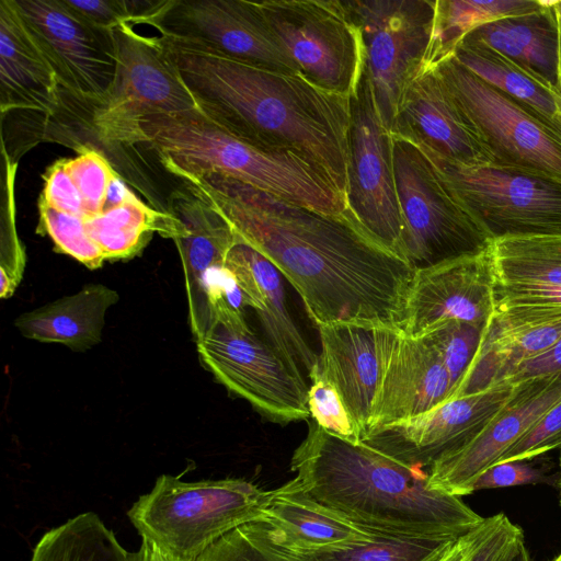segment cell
Segmentation results:
<instances>
[{"label": "cell", "mask_w": 561, "mask_h": 561, "mask_svg": "<svg viewBox=\"0 0 561 561\" xmlns=\"http://www.w3.org/2000/svg\"><path fill=\"white\" fill-rule=\"evenodd\" d=\"M559 91V103H560V110H561V84L558 87Z\"/></svg>", "instance_id": "53"}, {"label": "cell", "mask_w": 561, "mask_h": 561, "mask_svg": "<svg viewBox=\"0 0 561 561\" xmlns=\"http://www.w3.org/2000/svg\"><path fill=\"white\" fill-rule=\"evenodd\" d=\"M41 199L53 208L87 219L82 197L66 169L65 159L51 164L43 174Z\"/></svg>", "instance_id": "44"}, {"label": "cell", "mask_w": 561, "mask_h": 561, "mask_svg": "<svg viewBox=\"0 0 561 561\" xmlns=\"http://www.w3.org/2000/svg\"><path fill=\"white\" fill-rule=\"evenodd\" d=\"M523 530L504 514L484 517L474 529V538L466 561H497Z\"/></svg>", "instance_id": "41"}, {"label": "cell", "mask_w": 561, "mask_h": 561, "mask_svg": "<svg viewBox=\"0 0 561 561\" xmlns=\"http://www.w3.org/2000/svg\"><path fill=\"white\" fill-rule=\"evenodd\" d=\"M531 459L505 461L490 467L476 479L471 493L488 489L549 483V468L543 461Z\"/></svg>", "instance_id": "42"}, {"label": "cell", "mask_w": 561, "mask_h": 561, "mask_svg": "<svg viewBox=\"0 0 561 561\" xmlns=\"http://www.w3.org/2000/svg\"><path fill=\"white\" fill-rule=\"evenodd\" d=\"M553 376H561V337L542 353L515 366L501 382L517 385Z\"/></svg>", "instance_id": "45"}, {"label": "cell", "mask_w": 561, "mask_h": 561, "mask_svg": "<svg viewBox=\"0 0 561 561\" xmlns=\"http://www.w3.org/2000/svg\"><path fill=\"white\" fill-rule=\"evenodd\" d=\"M256 3L299 75L328 92L352 96L363 72L364 51L345 0Z\"/></svg>", "instance_id": "8"}, {"label": "cell", "mask_w": 561, "mask_h": 561, "mask_svg": "<svg viewBox=\"0 0 561 561\" xmlns=\"http://www.w3.org/2000/svg\"><path fill=\"white\" fill-rule=\"evenodd\" d=\"M150 151L179 181L221 175L325 214H345L346 199L305 156L244 139L199 110L148 113L123 149Z\"/></svg>", "instance_id": "4"}, {"label": "cell", "mask_w": 561, "mask_h": 561, "mask_svg": "<svg viewBox=\"0 0 561 561\" xmlns=\"http://www.w3.org/2000/svg\"><path fill=\"white\" fill-rule=\"evenodd\" d=\"M493 311L489 249L415 270L405 297L400 329L409 336H419L446 320L485 328Z\"/></svg>", "instance_id": "18"}, {"label": "cell", "mask_w": 561, "mask_h": 561, "mask_svg": "<svg viewBox=\"0 0 561 561\" xmlns=\"http://www.w3.org/2000/svg\"><path fill=\"white\" fill-rule=\"evenodd\" d=\"M484 329L465 321L446 320L434 324L419 335L435 348L443 360L450 377L451 396L478 352Z\"/></svg>", "instance_id": "35"}, {"label": "cell", "mask_w": 561, "mask_h": 561, "mask_svg": "<svg viewBox=\"0 0 561 561\" xmlns=\"http://www.w3.org/2000/svg\"><path fill=\"white\" fill-rule=\"evenodd\" d=\"M559 467H560V472H559L558 485L561 489V451H560V457H559Z\"/></svg>", "instance_id": "51"}, {"label": "cell", "mask_w": 561, "mask_h": 561, "mask_svg": "<svg viewBox=\"0 0 561 561\" xmlns=\"http://www.w3.org/2000/svg\"><path fill=\"white\" fill-rule=\"evenodd\" d=\"M474 529L476 527L456 539L438 561H466L473 542Z\"/></svg>", "instance_id": "47"}, {"label": "cell", "mask_w": 561, "mask_h": 561, "mask_svg": "<svg viewBox=\"0 0 561 561\" xmlns=\"http://www.w3.org/2000/svg\"><path fill=\"white\" fill-rule=\"evenodd\" d=\"M391 136L401 256L417 270L489 250L492 238L458 202L426 152L408 138Z\"/></svg>", "instance_id": "6"}, {"label": "cell", "mask_w": 561, "mask_h": 561, "mask_svg": "<svg viewBox=\"0 0 561 561\" xmlns=\"http://www.w3.org/2000/svg\"><path fill=\"white\" fill-rule=\"evenodd\" d=\"M7 165L8 180L4 184L8 188L5 193L7 208H3L2 225H1V255H0V297H11L16 287L19 286L26 263V255L23 244L21 243L16 229L15 216L13 206V183L16 163L4 158Z\"/></svg>", "instance_id": "40"}, {"label": "cell", "mask_w": 561, "mask_h": 561, "mask_svg": "<svg viewBox=\"0 0 561 561\" xmlns=\"http://www.w3.org/2000/svg\"><path fill=\"white\" fill-rule=\"evenodd\" d=\"M25 27L48 58L67 101L103 102L118 75L114 30L95 26L64 0H12Z\"/></svg>", "instance_id": "12"}, {"label": "cell", "mask_w": 561, "mask_h": 561, "mask_svg": "<svg viewBox=\"0 0 561 561\" xmlns=\"http://www.w3.org/2000/svg\"><path fill=\"white\" fill-rule=\"evenodd\" d=\"M451 392L449 374L435 348L400 330L381 373L365 436L439 405Z\"/></svg>", "instance_id": "21"}, {"label": "cell", "mask_w": 561, "mask_h": 561, "mask_svg": "<svg viewBox=\"0 0 561 561\" xmlns=\"http://www.w3.org/2000/svg\"><path fill=\"white\" fill-rule=\"evenodd\" d=\"M38 213L37 232L48 236L57 252L73 257L90 270L103 265L104 254L90 237L84 218L59 211L41 198Z\"/></svg>", "instance_id": "36"}, {"label": "cell", "mask_w": 561, "mask_h": 561, "mask_svg": "<svg viewBox=\"0 0 561 561\" xmlns=\"http://www.w3.org/2000/svg\"><path fill=\"white\" fill-rule=\"evenodd\" d=\"M270 493L244 479L183 481L161 474L127 516L168 561H196L229 531L257 522Z\"/></svg>", "instance_id": "5"}, {"label": "cell", "mask_w": 561, "mask_h": 561, "mask_svg": "<svg viewBox=\"0 0 561 561\" xmlns=\"http://www.w3.org/2000/svg\"><path fill=\"white\" fill-rule=\"evenodd\" d=\"M348 149L347 210L370 236L401 256L392 136L377 108L365 65L351 96Z\"/></svg>", "instance_id": "13"}, {"label": "cell", "mask_w": 561, "mask_h": 561, "mask_svg": "<svg viewBox=\"0 0 561 561\" xmlns=\"http://www.w3.org/2000/svg\"><path fill=\"white\" fill-rule=\"evenodd\" d=\"M66 169L83 201L87 219L103 211L110 183L117 171L105 156L92 146H82L79 153L65 159Z\"/></svg>", "instance_id": "37"}, {"label": "cell", "mask_w": 561, "mask_h": 561, "mask_svg": "<svg viewBox=\"0 0 561 561\" xmlns=\"http://www.w3.org/2000/svg\"><path fill=\"white\" fill-rule=\"evenodd\" d=\"M30 561H129V552L95 513L87 512L44 534Z\"/></svg>", "instance_id": "33"}, {"label": "cell", "mask_w": 561, "mask_h": 561, "mask_svg": "<svg viewBox=\"0 0 561 561\" xmlns=\"http://www.w3.org/2000/svg\"><path fill=\"white\" fill-rule=\"evenodd\" d=\"M561 448V438L554 444L553 449Z\"/></svg>", "instance_id": "54"}, {"label": "cell", "mask_w": 561, "mask_h": 561, "mask_svg": "<svg viewBox=\"0 0 561 561\" xmlns=\"http://www.w3.org/2000/svg\"><path fill=\"white\" fill-rule=\"evenodd\" d=\"M310 417L325 431L352 442H362L359 430L336 388L318 371L317 365L308 376Z\"/></svg>", "instance_id": "39"}, {"label": "cell", "mask_w": 561, "mask_h": 561, "mask_svg": "<svg viewBox=\"0 0 561 561\" xmlns=\"http://www.w3.org/2000/svg\"><path fill=\"white\" fill-rule=\"evenodd\" d=\"M497 561H533L524 535L519 536Z\"/></svg>", "instance_id": "49"}, {"label": "cell", "mask_w": 561, "mask_h": 561, "mask_svg": "<svg viewBox=\"0 0 561 561\" xmlns=\"http://www.w3.org/2000/svg\"><path fill=\"white\" fill-rule=\"evenodd\" d=\"M165 211L181 221L186 236L175 240L181 256L188 306L196 298L204 272L225 262L236 237L221 214L180 183L168 196Z\"/></svg>", "instance_id": "29"}, {"label": "cell", "mask_w": 561, "mask_h": 561, "mask_svg": "<svg viewBox=\"0 0 561 561\" xmlns=\"http://www.w3.org/2000/svg\"><path fill=\"white\" fill-rule=\"evenodd\" d=\"M490 259L494 308L561 310V234L493 240Z\"/></svg>", "instance_id": "24"}, {"label": "cell", "mask_w": 561, "mask_h": 561, "mask_svg": "<svg viewBox=\"0 0 561 561\" xmlns=\"http://www.w3.org/2000/svg\"><path fill=\"white\" fill-rule=\"evenodd\" d=\"M129 561H168L159 549L149 540L142 539L136 552H129Z\"/></svg>", "instance_id": "48"}, {"label": "cell", "mask_w": 561, "mask_h": 561, "mask_svg": "<svg viewBox=\"0 0 561 561\" xmlns=\"http://www.w3.org/2000/svg\"><path fill=\"white\" fill-rule=\"evenodd\" d=\"M426 154L492 240L561 234L560 179L493 163L459 164Z\"/></svg>", "instance_id": "7"}, {"label": "cell", "mask_w": 561, "mask_h": 561, "mask_svg": "<svg viewBox=\"0 0 561 561\" xmlns=\"http://www.w3.org/2000/svg\"><path fill=\"white\" fill-rule=\"evenodd\" d=\"M345 2L360 33L377 108L391 131L405 87L427 64L436 0Z\"/></svg>", "instance_id": "11"}, {"label": "cell", "mask_w": 561, "mask_h": 561, "mask_svg": "<svg viewBox=\"0 0 561 561\" xmlns=\"http://www.w3.org/2000/svg\"><path fill=\"white\" fill-rule=\"evenodd\" d=\"M391 134L445 160L481 165L492 157L457 105L436 67H423L405 87Z\"/></svg>", "instance_id": "19"}, {"label": "cell", "mask_w": 561, "mask_h": 561, "mask_svg": "<svg viewBox=\"0 0 561 561\" xmlns=\"http://www.w3.org/2000/svg\"><path fill=\"white\" fill-rule=\"evenodd\" d=\"M196 561H290L256 523L234 528L215 541Z\"/></svg>", "instance_id": "38"}, {"label": "cell", "mask_w": 561, "mask_h": 561, "mask_svg": "<svg viewBox=\"0 0 561 561\" xmlns=\"http://www.w3.org/2000/svg\"><path fill=\"white\" fill-rule=\"evenodd\" d=\"M290 468L311 499L375 533L459 538L484 519L459 496L430 488L427 472L314 421Z\"/></svg>", "instance_id": "3"}, {"label": "cell", "mask_w": 561, "mask_h": 561, "mask_svg": "<svg viewBox=\"0 0 561 561\" xmlns=\"http://www.w3.org/2000/svg\"><path fill=\"white\" fill-rule=\"evenodd\" d=\"M456 539L379 534L373 540L332 550L290 551L277 547L290 561H438Z\"/></svg>", "instance_id": "34"}, {"label": "cell", "mask_w": 561, "mask_h": 561, "mask_svg": "<svg viewBox=\"0 0 561 561\" xmlns=\"http://www.w3.org/2000/svg\"><path fill=\"white\" fill-rule=\"evenodd\" d=\"M560 80H561V31H560ZM560 84H561V82H560Z\"/></svg>", "instance_id": "52"}, {"label": "cell", "mask_w": 561, "mask_h": 561, "mask_svg": "<svg viewBox=\"0 0 561 561\" xmlns=\"http://www.w3.org/2000/svg\"><path fill=\"white\" fill-rule=\"evenodd\" d=\"M114 33L119 51L116 82L103 102L78 115L80 124L88 122V130L111 149L124 147L145 114L198 110L160 36L141 35L128 24Z\"/></svg>", "instance_id": "10"}, {"label": "cell", "mask_w": 561, "mask_h": 561, "mask_svg": "<svg viewBox=\"0 0 561 561\" xmlns=\"http://www.w3.org/2000/svg\"><path fill=\"white\" fill-rule=\"evenodd\" d=\"M492 163L561 180V130L449 57L435 66Z\"/></svg>", "instance_id": "9"}, {"label": "cell", "mask_w": 561, "mask_h": 561, "mask_svg": "<svg viewBox=\"0 0 561 561\" xmlns=\"http://www.w3.org/2000/svg\"><path fill=\"white\" fill-rule=\"evenodd\" d=\"M0 106L2 115L26 111L50 117L61 106L57 76L12 0L0 2Z\"/></svg>", "instance_id": "25"}, {"label": "cell", "mask_w": 561, "mask_h": 561, "mask_svg": "<svg viewBox=\"0 0 561 561\" xmlns=\"http://www.w3.org/2000/svg\"><path fill=\"white\" fill-rule=\"evenodd\" d=\"M540 0H436L435 22L426 66L453 56L460 42L477 27L506 16L540 9Z\"/></svg>", "instance_id": "32"}, {"label": "cell", "mask_w": 561, "mask_h": 561, "mask_svg": "<svg viewBox=\"0 0 561 561\" xmlns=\"http://www.w3.org/2000/svg\"><path fill=\"white\" fill-rule=\"evenodd\" d=\"M254 523L276 546L290 551L339 549L379 535L311 499L295 478L271 491L261 518Z\"/></svg>", "instance_id": "26"}, {"label": "cell", "mask_w": 561, "mask_h": 561, "mask_svg": "<svg viewBox=\"0 0 561 561\" xmlns=\"http://www.w3.org/2000/svg\"><path fill=\"white\" fill-rule=\"evenodd\" d=\"M180 182L221 214L237 242L275 265L314 324L400 329L415 270L350 211L321 213L221 175Z\"/></svg>", "instance_id": "1"}, {"label": "cell", "mask_w": 561, "mask_h": 561, "mask_svg": "<svg viewBox=\"0 0 561 561\" xmlns=\"http://www.w3.org/2000/svg\"><path fill=\"white\" fill-rule=\"evenodd\" d=\"M118 300L113 288L87 284L73 295L20 314L14 324L26 339L84 352L101 342L106 312Z\"/></svg>", "instance_id": "27"}, {"label": "cell", "mask_w": 561, "mask_h": 561, "mask_svg": "<svg viewBox=\"0 0 561 561\" xmlns=\"http://www.w3.org/2000/svg\"><path fill=\"white\" fill-rule=\"evenodd\" d=\"M316 327L321 343L317 369L341 394L363 442L381 373L400 329L353 322Z\"/></svg>", "instance_id": "20"}, {"label": "cell", "mask_w": 561, "mask_h": 561, "mask_svg": "<svg viewBox=\"0 0 561 561\" xmlns=\"http://www.w3.org/2000/svg\"><path fill=\"white\" fill-rule=\"evenodd\" d=\"M553 561H561V553Z\"/></svg>", "instance_id": "55"}, {"label": "cell", "mask_w": 561, "mask_h": 561, "mask_svg": "<svg viewBox=\"0 0 561 561\" xmlns=\"http://www.w3.org/2000/svg\"><path fill=\"white\" fill-rule=\"evenodd\" d=\"M561 438V401L545 413L497 461L531 459L553 449ZM496 465V463H495Z\"/></svg>", "instance_id": "43"}, {"label": "cell", "mask_w": 561, "mask_h": 561, "mask_svg": "<svg viewBox=\"0 0 561 561\" xmlns=\"http://www.w3.org/2000/svg\"><path fill=\"white\" fill-rule=\"evenodd\" d=\"M159 36L201 112L252 142L305 156L346 199L351 96L328 92L297 72L236 59L195 41Z\"/></svg>", "instance_id": "2"}, {"label": "cell", "mask_w": 561, "mask_h": 561, "mask_svg": "<svg viewBox=\"0 0 561 561\" xmlns=\"http://www.w3.org/2000/svg\"><path fill=\"white\" fill-rule=\"evenodd\" d=\"M515 388L500 382L449 399L424 413L374 431L363 442L410 467L430 468L477 436L507 404Z\"/></svg>", "instance_id": "15"}, {"label": "cell", "mask_w": 561, "mask_h": 561, "mask_svg": "<svg viewBox=\"0 0 561 561\" xmlns=\"http://www.w3.org/2000/svg\"><path fill=\"white\" fill-rule=\"evenodd\" d=\"M152 26L160 35L195 41L236 59L297 72L256 1L168 0Z\"/></svg>", "instance_id": "16"}, {"label": "cell", "mask_w": 561, "mask_h": 561, "mask_svg": "<svg viewBox=\"0 0 561 561\" xmlns=\"http://www.w3.org/2000/svg\"><path fill=\"white\" fill-rule=\"evenodd\" d=\"M134 196L135 194L131 193L125 184L122 175L117 172L110 183L103 211L119 206Z\"/></svg>", "instance_id": "46"}, {"label": "cell", "mask_w": 561, "mask_h": 561, "mask_svg": "<svg viewBox=\"0 0 561 561\" xmlns=\"http://www.w3.org/2000/svg\"><path fill=\"white\" fill-rule=\"evenodd\" d=\"M484 45L553 87L560 85V31L551 1L533 12L483 24L460 43Z\"/></svg>", "instance_id": "28"}, {"label": "cell", "mask_w": 561, "mask_h": 561, "mask_svg": "<svg viewBox=\"0 0 561 561\" xmlns=\"http://www.w3.org/2000/svg\"><path fill=\"white\" fill-rule=\"evenodd\" d=\"M507 404L469 443L440 457L427 471L428 486L456 496L471 493L476 479L561 401V376L515 385Z\"/></svg>", "instance_id": "17"}, {"label": "cell", "mask_w": 561, "mask_h": 561, "mask_svg": "<svg viewBox=\"0 0 561 561\" xmlns=\"http://www.w3.org/2000/svg\"><path fill=\"white\" fill-rule=\"evenodd\" d=\"M451 57L489 84L534 108L561 130L557 87L484 45L462 42Z\"/></svg>", "instance_id": "31"}, {"label": "cell", "mask_w": 561, "mask_h": 561, "mask_svg": "<svg viewBox=\"0 0 561 561\" xmlns=\"http://www.w3.org/2000/svg\"><path fill=\"white\" fill-rule=\"evenodd\" d=\"M195 342L201 364L264 417L280 424L310 419L307 382L251 330L216 324Z\"/></svg>", "instance_id": "14"}, {"label": "cell", "mask_w": 561, "mask_h": 561, "mask_svg": "<svg viewBox=\"0 0 561 561\" xmlns=\"http://www.w3.org/2000/svg\"><path fill=\"white\" fill-rule=\"evenodd\" d=\"M561 337V310L496 307L483 331L478 352L450 399L493 387L518 364Z\"/></svg>", "instance_id": "22"}, {"label": "cell", "mask_w": 561, "mask_h": 561, "mask_svg": "<svg viewBox=\"0 0 561 561\" xmlns=\"http://www.w3.org/2000/svg\"><path fill=\"white\" fill-rule=\"evenodd\" d=\"M224 264L233 273L248 307L255 310L271 346L293 374L305 380L302 371L309 376L318 365L319 355L289 314L280 272L263 254L242 242L234 243Z\"/></svg>", "instance_id": "23"}, {"label": "cell", "mask_w": 561, "mask_h": 561, "mask_svg": "<svg viewBox=\"0 0 561 561\" xmlns=\"http://www.w3.org/2000/svg\"><path fill=\"white\" fill-rule=\"evenodd\" d=\"M551 7L553 9L559 30L561 31V0L560 1H551Z\"/></svg>", "instance_id": "50"}, {"label": "cell", "mask_w": 561, "mask_h": 561, "mask_svg": "<svg viewBox=\"0 0 561 561\" xmlns=\"http://www.w3.org/2000/svg\"><path fill=\"white\" fill-rule=\"evenodd\" d=\"M85 227L102 250L105 261L128 260L138 255L158 232L173 241L186 236L174 216L141 202L136 195L124 204L85 219Z\"/></svg>", "instance_id": "30"}]
</instances>
